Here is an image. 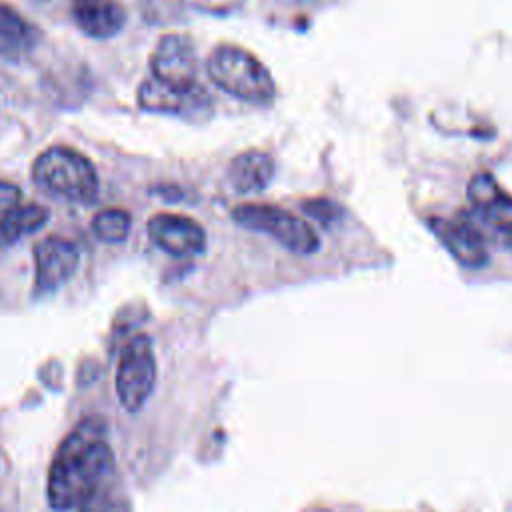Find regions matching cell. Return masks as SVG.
I'll return each instance as SVG.
<instances>
[{
    "instance_id": "6da1fadb",
    "label": "cell",
    "mask_w": 512,
    "mask_h": 512,
    "mask_svg": "<svg viewBox=\"0 0 512 512\" xmlns=\"http://www.w3.org/2000/svg\"><path fill=\"white\" fill-rule=\"evenodd\" d=\"M108 426L100 418L78 422L58 444L46 480V496L54 510L80 508L112 472Z\"/></svg>"
},
{
    "instance_id": "7a4b0ae2",
    "label": "cell",
    "mask_w": 512,
    "mask_h": 512,
    "mask_svg": "<svg viewBox=\"0 0 512 512\" xmlns=\"http://www.w3.org/2000/svg\"><path fill=\"white\" fill-rule=\"evenodd\" d=\"M34 182L48 194L90 204L98 196V174L94 164L76 148L54 144L42 150L32 162Z\"/></svg>"
},
{
    "instance_id": "3957f363",
    "label": "cell",
    "mask_w": 512,
    "mask_h": 512,
    "mask_svg": "<svg viewBox=\"0 0 512 512\" xmlns=\"http://www.w3.org/2000/svg\"><path fill=\"white\" fill-rule=\"evenodd\" d=\"M206 72L218 88L244 102L268 104L276 94L268 68L234 44L216 46L206 60Z\"/></svg>"
},
{
    "instance_id": "277c9868",
    "label": "cell",
    "mask_w": 512,
    "mask_h": 512,
    "mask_svg": "<svg viewBox=\"0 0 512 512\" xmlns=\"http://www.w3.org/2000/svg\"><path fill=\"white\" fill-rule=\"evenodd\" d=\"M232 218L250 230L266 232L296 254H312L318 250L320 238L312 226L300 216L272 204H240L232 210Z\"/></svg>"
},
{
    "instance_id": "5b68a950",
    "label": "cell",
    "mask_w": 512,
    "mask_h": 512,
    "mask_svg": "<svg viewBox=\"0 0 512 512\" xmlns=\"http://www.w3.org/2000/svg\"><path fill=\"white\" fill-rule=\"evenodd\" d=\"M156 384V356L146 334H136L120 352L116 368V394L128 412H138Z\"/></svg>"
},
{
    "instance_id": "8992f818",
    "label": "cell",
    "mask_w": 512,
    "mask_h": 512,
    "mask_svg": "<svg viewBox=\"0 0 512 512\" xmlns=\"http://www.w3.org/2000/svg\"><path fill=\"white\" fill-rule=\"evenodd\" d=\"M152 78L174 88H190L198 84V58L194 42L186 34H164L150 56Z\"/></svg>"
},
{
    "instance_id": "52a82bcc",
    "label": "cell",
    "mask_w": 512,
    "mask_h": 512,
    "mask_svg": "<svg viewBox=\"0 0 512 512\" xmlns=\"http://www.w3.org/2000/svg\"><path fill=\"white\" fill-rule=\"evenodd\" d=\"M138 106L146 112L174 114L182 118H198L210 110V96L202 84L190 88H174L158 82L156 78H146L138 86Z\"/></svg>"
},
{
    "instance_id": "ba28073f",
    "label": "cell",
    "mask_w": 512,
    "mask_h": 512,
    "mask_svg": "<svg viewBox=\"0 0 512 512\" xmlns=\"http://www.w3.org/2000/svg\"><path fill=\"white\" fill-rule=\"evenodd\" d=\"M80 262L78 246L62 236H46L34 246V292L50 294L66 284Z\"/></svg>"
},
{
    "instance_id": "9c48e42d",
    "label": "cell",
    "mask_w": 512,
    "mask_h": 512,
    "mask_svg": "<svg viewBox=\"0 0 512 512\" xmlns=\"http://www.w3.org/2000/svg\"><path fill=\"white\" fill-rule=\"evenodd\" d=\"M146 228L150 240L170 256L190 258L202 254L206 248L204 228L188 216L160 212L148 220Z\"/></svg>"
},
{
    "instance_id": "30bf717a",
    "label": "cell",
    "mask_w": 512,
    "mask_h": 512,
    "mask_svg": "<svg viewBox=\"0 0 512 512\" xmlns=\"http://www.w3.org/2000/svg\"><path fill=\"white\" fill-rule=\"evenodd\" d=\"M430 228L444 248L466 268H482L490 254L478 228L466 218H432Z\"/></svg>"
},
{
    "instance_id": "8fae6325",
    "label": "cell",
    "mask_w": 512,
    "mask_h": 512,
    "mask_svg": "<svg viewBox=\"0 0 512 512\" xmlns=\"http://www.w3.org/2000/svg\"><path fill=\"white\" fill-rule=\"evenodd\" d=\"M468 198L472 208L512 250V196L502 192L490 174H478L468 184Z\"/></svg>"
},
{
    "instance_id": "7c38bea8",
    "label": "cell",
    "mask_w": 512,
    "mask_h": 512,
    "mask_svg": "<svg viewBox=\"0 0 512 512\" xmlns=\"http://www.w3.org/2000/svg\"><path fill=\"white\" fill-rule=\"evenodd\" d=\"M70 14L90 38H112L124 28L126 12L118 0H72Z\"/></svg>"
},
{
    "instance_id": "4fadbf2b",
    "label": "cell",
    "mask_w": 512,
    "mask_h": 512,
    "mask_svg": "<svg viewBox=\"0 0 512 512\" xmlns=\"http://www.w3.org/2000/svg\"><path fill=\"white\" fill-rule=\"evenodd\" d=\"M40 30L10 4L0 2V58L20 62L38 46Z\"/></svg>"
},
{
    "instance_id": "5bb4252c",
    "label": "cell",
    "mask_w": 512,
    "mask_h": 512,
    "mask_svg": "<svg viewBox=\"0 0 512 512\" xmlns=\"http://www.w3.org/2000/svg\"><path fill=\"white\" fill-rule=\"evenodd\" d=\"M228 176L240 194L260 192L274 176V160L262 150H246L230 162Z\"/></svg>"
},
{
    "instance_id": "9a60e30c",
    "label": "cell",
    "mask_w": 512,
    "mask_h": 512,
    "mask_svg": "<svg viewBox=\"0 0 512 512\" xmlns=\"http://www.w3.org/2000/svg\"><path fill=\"white\" fill-rule=\"evenodd\" d=\"M48 210L42 204H18L0 218V248H8L48 222Z\"/></svg>"
},
{
    "instance_id": "2e32d148",
    "label": "cell",
    "mask_w": 512,
    "mask_h": 512,
    "mask_svg": "<svg viewBox=\"0 0 512 512\" xmlns=\"http://www.w3.org/2000/svg\"><path fill=\"white\" fill-rule=\"evenodd\" d=\"M132 216L122 208H104L92 218V232L98 240L116 244L128 238Z\"/></svg>"
},
{
    "instance_id": "e0dca14e",
    "label": "cell",
    "mask_w": 512,
    "mask_h": 512,
    "mask_svg": "<svg viewBox=\"0 0 512 512\" xmlns=\"http://www.w3.org/2000/svg\"><path fill=\"white\" fill-rule=\"evenodd\" d=\"M80 512H128L124 498L116 496L108 484H102L82 506Z\"/></svg>"
},
{
    "instance_id": "ac0fdd59",
    "label": "cell",
    "mask_w": 512,
    "mask_h": 512,
    "mask_svg": "<svg viewBox=\"0 0 512 512\" xmlns=\"http://www.w3.org/2000/svg\"><path fill=\"white\" fill-rule=\"evenodd\" d=\"M304 210L310 214V216H314L316 220H322L324 224H328V222H332V220H336L338 218V206L334 204V202H330V200H324V198H318V200H310V202H306L304 204Z\"/></svg>"
},
{
    "instance_id": "d6986e66",
    "label": "cell",
    "mask_w": 512,
    "mask_h": 512,
    "mask_svg": "<svg viewBox=\"0 0 512 512\" xmlns=\"http://www.w3.org/2000/svg\"><path fill=\"white\" fill-rule=\"evenodd\" d=\"M18 204H22V190L12 182L0 180V218Z\"/></svg>"
},
{
    "instance_id": "ffe728a7",
    "label": "cell",
    "mask_w": 512,
    "mask_h": 512,
    "mask_svg": "<svg viewBox=\"0 0 512 512\" xmlns=\"http://www.w3.org/2000/svg\"><path fill=\"white\" fill-rule=\"evenodd\" d=\"M244 0H192L194 6L208 12H230L236 10Z\"/></svg>"
}]
</instances>
